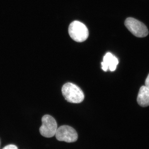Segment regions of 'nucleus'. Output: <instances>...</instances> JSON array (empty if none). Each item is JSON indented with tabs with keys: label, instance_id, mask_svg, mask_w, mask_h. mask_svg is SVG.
Masks as SVG:
<instances>
[{
	"label": "nucleus",
	"instance_id": "obj_3",
	"mask_svg": "<svg viewBox=\"0 0 149 149\" xmlns=\"http://www.w3.org/2000/svg\"><path fill=\"white\" fill-rule=\"evenodd\" d=\"M125 25L128 30L136 37L142 38L146 37L148 34L146 26L136 19L132 17L126 19Z\"/></svg>",
	"mask_w": 149,
	"mask_h": 149
},
{
	"label": "nucleus",
	"instance_id": "obj_5",
	"mask_svg": "<svg viewBox=\"0 0 149 149\" xmlns=\"http://www.w3.org/2000/svg\"><path fill=\"white\" fill-rule=\"evenodd\" d=\"M57 140L67 143H73L77 141L78 135L76 130L71 126L62 125L57 129L55 134Z\"/></svg>",
	"mask_w": 149,
	"mask_h": 149
},
{
	"label": "nucleus",
	"instance_id": "obj_1",
	"mask_svg": "<svg viewBox=\"0 0 149 149\" xmlns=\"http://www.w3.org/2000/svg\"><path fill=\"white\" fill-rule=\"evenodd\" d=\"M62 93L65 100L72 103H80L85 97L82 90L77 85L71 83H66L63 85Z\"/></svg>",
	"mask_w": 149,
	"mask_h": 149
},
{
	"label": "nucleus",
	"instance_id": "obj_8",
	"mask_svg": "<svg viewBox=\"0 0 149 149\" xmlns=\"http://www.w3.org/2000/svg\"><path fill=\"white\" fill-rule=\"evenodd\" d=\"M3 149H18V148L15 145H9L6 146Z\"/></svg>",
	"mask_w": 149,
	"mask_h": 149
},
{
	"label": "nucleus",
	"instance_id": "obj_2",
	"mask_svg": "<svg viewBox=\"0 0 149 149\" xmlns=\"http://www.w3.org/2000/svg\"><path fill=\"white\" fill-rule=\"evenodd\" d=\"M68 33L72 40L77 42H84L89 36V31L85 24L80 22L74 21L70 24Z\"/></svg>",
	"mask_w": 149,
	"mask_h": 149
},
{
	"label": "nucleus",
	"instance_id": "obj_6",
	"mask_svg": "<svg viewBox=\"0 0 149 149\" xmlns=\"http://www.w3.org/2000/svg\"><path fill=\"white\" fill-rule=\"evenodd\" d=\"M118 63L117 58L111 53H107L104 56L103 61L102 63V69L104 71H107L108 69L110 71H114Z\"/></svg>",
	"mask_w": 149,
	"mask_h": 149
},
{
	"label": "nucleus",
	"instance_id": "obj_4",
	"mask_svg": "<svg viewBox=\"0 0 149 149\" xmlns=\"http://www.w3.org/2000/svg\"><path fill=\"white\" fill-rule=\"evenodd\" d=\"M42 125L40 128L41 135L46 138H51L55 135L57 124L55 119L49 115L44 116L42 119Z\"/></svg>",
	"mask_w": 149,
	"mask_h": 149
},
{
	"label": "nucleus",
	"instance_id": "obj_9",
	"mask_svg": "<svg viewBox=\"0 0 149 149\" xmlns=\"http://www.w3.org/2000/svg\"><path fill=\"white\" fill-rule=\"evenodd\" d=\"M145 85H146L145 86L149 89V73L146 79Z\"/></svg>",
	"mask_w": 149,
	"mask_h": 149
},
{
	"label": "nucleus",
	"instance_id": "obj_7",
	"mask_svg": "<svg viewBox=\"0 0 149 149\" xmlns=\"http://www.w3.org/2000/svg\"><path fill=\"white\" fill-rule=\"evenodd\" d=\"M137 102L139 105L142 107L149 106V89L146 86L140 88L137 97Z\"/></svg>",
	"mask_w": 149,
	"mask_h": 149
}]
</instances>
